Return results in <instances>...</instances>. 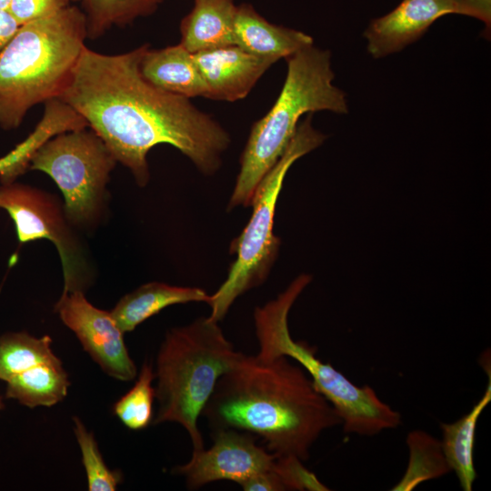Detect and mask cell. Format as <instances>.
Listing matches in <instances>:
<instances>
[{"label": "cell", "mask_w": 491, "mask_h": 491, "mask_svg": "<svg viewBox=\"0 0 491 491\" xmlns=\"http://www.w3.org/2000/svg\"><path fill=\"white\" fill-rule=\"evenodd\" d=\"M107 55L86 45L58 99L71 106L144 187L150 180L148 152L170 145L207 175L222 164L228 132L189 98L148 82L140 62L148 47Z\"/></svg>", "instance_id": "1"}, {"label": "cell", "mask_w": 491, "mask_h": 491, "mask_svg": "<svg viewBox=\"0 0 491 491\" xmlns=\"http://www.w3.org/2000/svg\"><path fill=\"white\" fill-rule=\"evenodd\" d=\"M201 416L212 429L260 437L267 451L303 462L321 434L341 424L334 406L306 372L286 356L242 353L217 381Z\"/></svg>", "instance_id": "2"}, {"label": "cell", "mask_w": 491, "mask_h": 491, "mask_svg": "<svg viewBox=\"0 0 491 491\" xmlns=\"http://www.w3.org/2000/svg\"><path fill=\"white\" fill-rule=\"evenodd\" d=\"M86 38L85 15L75 5L19 27L0 52L1 128H18L32 107L58 98Z\"/></svg>", "instance_id": "3"}, {"label": "cell", "mask_w": 491, "mask_h": 491, "mask_svg": "<svg viewBox=\"0 0 491 491\" xmlns=\"http://www.w3.org/2000/svg\"><path fill=\"white\" fill-rule=\"evenodd\" d=\"M286 59L284 85L270 110L251 128L228 209L251 205L258 185L286 149L303 115L348 112L346 94L333 85L329 51L311 45Z\"/></svg>", "instance_id": "4"}, {"label": "cell", "mask_w": 491, "mask_h": 491, "mask_svg": "<svg viewBox=\"0 0 491 491\" xmlns=\"http://www.w3.org/2000/svg\"><path fill=\"white\" fill-rule=\"evenodd\" d=\"M218 322L200 317L168 330L156 356L154 424L173 422L188 433L193 453L205 449L197 422L218 379L238 361Z\"/></svg>", "instance_id": "5"}, {"label": "cell", "mask_w": 491, "mask_h": 491, "mask_svg": "<svg viewBox=\"0 0 491 491\" xmlns=\"http://www.w3.org/2000/svg\"><path fill=\"white\" fill-rule=\"evenodd\" d=\"M310 281V276H299L275 299L255 309L257 356L262 358L286 356L297 363L336 410L345 432L371 436L397 427L401 415L383 402L372 387L353 384L329 363L322 362L316 356L315 348L292 338L288 327L289 311Z\"/></svg>", "instance_id": "6"}, {"label": "cell", "mask_w": 491, "mask_h": 491, "mask_svg": "<svg viewBox=\"0 0 491 491\" xmlns=\"http://www.w3.org/2000/svg\"><path fill=\"white\" fill-rule=\"evenodd\" d=\"M325 139L326 135L313 127L312 114H308L283 155L258 185L250 205L252 215L231 245L230 251L236 257L225 280L207 303L212 320H222L238 296L267 278L280 246V239L274 234V218L285 177L297 159L318 147Z\"/></svg>", "instance_id": "7"}, {"label": "cell", "mask_w": 491, "mask_h": 491, "mask_svg": "<svg viewBox=\"0 0 491 491\" xmlns=\"http://www.w3.org/2000/svg\"><path fill=\"white\" fill-rule=\"evenodd\" d=\"M116 163L105 142L85 127L48 139L35 153L29 170L43 172L53 179L64 196L71 224L89 231L105 219L106 187Z\"/></svg>", "instance_id": "8"}, {"label": "cell", "mask_w": 491, "mask_h": 491, "mask_svg": "<svg viewBox=\"0 0 491 491\" xmlns=\"http://www.w3.org/2000/svg\"><path fill=\"white\" fill-rule=\"evenodd\" d=\"M0 209L12 218L20 245L46 239L55 246L62 266L63 293L85 292L91 286L94 269L89 254L57 196L15 181L1 184Z\"/></svg>", "instance_id": "9"}, {"label": "cell", "mask_w": 491, "mask_h": 491, "mask_svg": "<svg viewBox=\"0 0 491 491\" xmlns=\"http://www.w3.org/2000/svg\"><path fill=\"white\" fill-rule=\"evenodd\" d=\"M448 14L491 24V0H402L388 14L373 19L364 32L375 58L399 52L419 39L438 18Z\"/></svg>", "instance_id": "10"}, {"label": "cell", "mask_w": 491, "mask_h": 491, "mask_svg": "<svg viewBox=\"0 0 491 491\" xmlns=\"http://www.w3.org/2000/svg\"><path fill=\"white\" fill-rule=\"evenodd\" d=\"M55 311L105 374L120 381L135 378L137 369L125 345L124 332L111 312L93 306L83 291L62 293Z\"/></svg>", "instance_id": "11"}, {"label": "cell", "mask_w": 491, "mask_h": 491, "mask_svg": "<svg viewBox=\"0 0 491 491\" xmlns=\"http://www.w3.org/2000/svg\"><path fill=\"white\" fill-rule=\"evenodd\" d=\"M256 436L235 429L213 430L212 446L192 453L190 460L175 469L189 489L228 480L240 484L272 468L276 455L256 445Z\"/></svg>", "instance_id": "12"}, {"label": "cell", "mask_w": 491, "mask_h": 491, "mask_svg": "<svg viewBox=\"0 0 491 491\" xmlns=\"http://www.w3.org/2000/svg\"><path fill=\"white\" fill-rule=\"evenodd\" d=\"M194 60L208 88V99L234 102L247 96L273 61L237 45L194 53Z\"/></svg>", "instance_id": "13"}, {"label": "cell", "mask_w": 491, "mask_h": 491, "mask_svg": "<svg viewBox=\"0 0 491 491\" xmlns=\"http://www.w3.org/2000/svg\"><path fill=\"white\" fill-rule=\"evenodd\" d=\"M235 45L274 63L313 45V38L297 30L269 23L248 4L237 5Z\"/></svg>", "instance_id": "14"}, {"label": "cell", "mask_w": 491, "mask_h": 491, "mask_svg": "<svg viewBox=\"0 0 491 491\" xmlns=\"http://www.w3.org/2000/svg\"><path fill=\"white\" fill-rule=\"evenodd\" d=\"M142 75L152 85L175 95L207 98L208 88L194 60L193 53L180 44L145 51L141 62Z\"/></svg>", "instance_id": "15"}, {"label": "cell", "mask_w": 491, "mask_h": 491, "mask_svg": "<svg viewBox=\"0 0 491 491\" xmlns=\"http://www.w3.org/2000/svg\"><path fill=\"white\" fill-rule=\"evenodd\" d=\"M191 12L181 21L180 45L190 53L235 45L234 0H194Z\"/></svg>", "instance_id": "16"}, {"label": "cell", "mask_w": 491, "mask_h": 491, "mask_svg": "<svg viewBox=\"0 0 491 491\" xmlns=\"http://www.w3.org/2000/svg\"><path fill=\"white\" fill-rule=\"evenodd\" d=\"M85 120L58 98L45 103L44 114L35 129L13 150L0 157V182L9 184L29 170L38 148L57 134L87 127Z\"/></svg>", "instance_id": "17"}, {"label": "cell", "mask_w": 491, "mask_h": 491, "mask_svg": "<svg viewBox=\"0 0 491 491\" xmlns=\"http://www.w3.org/2000/svg\"><path fill=\"white\" fill-rule=\"evenodd\" d=\"M210 295L198 287L150 282L124 296L111 314L120 329L126 333L167 306L189 302L208 303Z\"/></svg>", "instance_id": "18"}, {"label": "cell", "mask_w": 491, "mask_h": 491, "mask_svg": "<svg viewBox=\"0 0 491 491\" xmlns=\"http://www.w3.org/2000/svg\"><path fill=\"white\" fill-rule=\"evenodd\" d=\"M486 388L472 409L454 423H441V446L446 462L464 491H471L476 477L474 447L478 418L491 402V376Z\"/></svg>", "instance_id": "19"}, {"label": "cell", "mask_w": 491, "mask_h": 491, "mask_svg": "<svg viewBox=\"0 0 491 491\" xmlns=\"http://www.w3.org/2000/svg\"><path fill=\"white\" fill-rule=\"evenodd\" d=\"M6 384L5 396L30 408L57 404L65 397L70 386L58 357L14 376Z\"/></svg>", "instance_id": "20"}, {"label": "cell", "mask_w": 491, "mask_h": 491, "mask_svg": "<svg viewBox=\"0 0 491 491\" xmlns=\"http://www.w3.org/2000/svg\"><path fill=\"white\" fill-rule=\"evenodd\" d=\"M79 3L86 17L87 38L95 40L113 26L124 27L153 15L162 0H69Z\"/></svg>", "instance_id": "21"}, {"label": "cell", "mask_w": 491, "mask_h": 491, "mask_svg": "<svg viewBox=\"0 0 491 491\" xmlns=\"http://www.w3.org/2000/svg\"><path fill=\"white\" fill-rule=\"evenodd\" d=\"M49 336L40 338L26 332H8L0 336V380L35 366L57 358L51 349Z\"/></svg>", "instance_id": "22"}, {"label": "cell", "mask_w": 491, "mask_h": 491, "mask_svg": "<svg viewBox=\"0 0 491 491\" xmlns=\"http://www.w3.org/2000/svg\"><path fill=\"white\" fill-rule=\"evenodd\" d=\"M406 442L410 450L408 467L392 490H412L420 483L439 477L451 470L439 440L424 431L416 430L409 433Z\"/></svg>", "instance_id": "23"}, {"label": "cell", "mask_w": 491, "mask_h": 491, "mask_svg": "<svg viewBox=\"0 0 491 491\" xmlns=\"http://www.w3.org/2000/svg\"><path fill=\"white\" fill-rule=\"evenodd\" d=\"M154 379L153 366L145 361L135 386L114 406L115 415L131 430L145 429L153 421Z\"/></svg>", "instance_id": "24"}, {"label": "cell", "mask_w": 491, "mask_h": 491, "mask_svg": "<svg viewBox=\"0 0 491 491\" xmlns=\"http://www.w3.org/2000/svg\"><path fill=\"white\" fill-rule=\"evenodd\" d=\"M74 432L79 445L82 461L86 473L88 490L115 491L122 481L118 470H110L104 461L92 432L78 417H74Z\"/></svg>", "instance_id": "25"}, {"label": "cell", "mask_w": 491, "mask_h": 491, "mask_svg": "<svg viewBox=\"0 0 491 491\" xmlns=\"http://www.w3.org/2000/svg\"><path fill=\"white\" fill-rule=\"evenodd\" d=\"M272 468L286 490H329L314 473L304 466L303 461L296 456H276Z\"/></svg>", "instance_id": "26"}, {"label": "cell", "mask_w": 491, "mask_h": 491, "mask_svg": "<svg viewBox=\"0 0 491 491\" xmlns=\"http://www.w3.org/2000/svg\"><path fill=\"white\" fill-rule=\"evenodd\" d=\"M69 5V0H11L7 11L23 25L51 15Z\"/></svg>", "instance_id": "27"}, {"label": "cell", "mask_w": 491, "mask_h": 491, "mask_svg": "<svg viewBox=\"0 0 491 491\" xmlns=\"http://www.w3.org/2000/svg\"><path fill=\"white\" fill-rule=\"evenodd\" d=\"M274 465V464H273ZM273 467V466H272ZM245 491H285V486L273 468L254 475L238 484Z\"/></svg>", "instance_id": "28"}, {"label": "cell", "mask_w": 491, "mask_h": 491, "mask_svg": "<svg viewBox=\"0 0 491 491\" xmlns=\"http://www.w3.org/2000/svg\"><path fill=\"white\" fill-rule=\"evenodd\" d=\"M20 26L7 10L0 8V52L14 37Z\"/></svg>", "instance_id": "29"}, {"label": "cell", "mask_w": 491, "mask_h": 491, "mask_svg": "<svg viewBox=\"0 0 491 491\" xmlns=\"http://www.w3.org/2000/svg\"><path fill=\"white\" fill-rule=\"evenodd\" d=\"M11 0H0V8L7 10Z\"/></svg>", "instance_id": "30"}, {"label": "cell", "mask_w": 491, "mask_h": 491, "mask_svg": "<svg viewBox=\"0 0 491 491\" xmlns=\"http://www.w3.org/2000/svg\"><path fill=\"white\" fill-rule=\"evenodd\" d=\"M4 407H5V405H4L3 400H2V398L0 396V410L4 409Z\"/></svg>", "instance_id": "31"}]
</instances>
